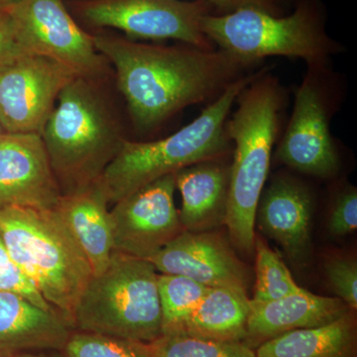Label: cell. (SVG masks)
<instances>
[{
    "label": "cell",
    "mask_w": 357,
    "mask_h": 357,
    "mask_svg": "<svg viewBox=\"0 0 357 357\" xmlns=\"http://www.w3.org/2000/svg\"><path fill=\"white\" fill-rule=\"evenodd\" d=\"M236 102V112L225 123L234 155L225 225L234 248L249 255L255 252L256 211L280 130L286 93L280 82L264 68Z\"/></svg>",
    "instance_id": "2"
},
{
    "label": "cell",
    "mask_w": 357,
    "mask_h": 357,
    "mask_svg": "<svg viewBox=\"0 0 357 357\" xmlns=\"http://www.w3.org/2000/svg\"><path fill=\"white\" fill-rule=\"evenodd\" d=\"M215 7V14L234 13L241 8L261 9L274 15H284L292 0H206Z\"/></svg>",
    "instance_id": "29"
},
{
    "label": "cell",
    "mask_w": 357,
    "mask_h": 357,
    "mask_svg": "<svg viewBox=\"0 0 357 357\" xmlns=\"http://www.w3.org/2000/svg\"><path fill=\"white\" fill-rule=\"evenodd\" d=\"M102 81L75 77L61 91L40 134L62 195L102 178L126 140Z\"/></svg>",
    "instance_id": "3"
},
{
    "label": "cell",
    "mask_w": 357,
    "mask_h": 357,
    "mask_svg": "<svg viewBox=\"0 0 357 357\" xmlns=\"http://www.w3.org/2000/svg\"><path fill=\"white\" fill-rule=\"evenodd\" d=\"M335 81L328 66L307 67L295 93L292 115L277 148V158L297 172L332 178L340 169L331 133L335 110Z\"/></svg>",
    "instance_id": "9"
},
{
    "label": "cell",
    "mask_w": 357,
    "mask_h": 357,
    "mask_svg": "<svg viewBox=\"0 0 357 357\" xmlns=\"http://www.w3.org/2000/svg\"><path fill=\"white\" fill-rule=\"evenodd\" d=\"M248 291L237 288H211L178 335L243 342L249 316Z\"/></svg>",
    "instance_id": "21"
},
{
    "label": "cell",
    "mask_w": 357,
    "mask_h": 357,
    "mask_svg": "<svg viewBox=\"0 0 357 357\" xmlns=\"http://www.w3.org/2000/svg\"><path fill=\"white\" fill-rule=\"evenodd\" d=\"M69 7L83 24L117 29L133 41L176 40L215 50L203 30L204 16L215 14L206 0H73Z\"/></svg>",
    "instance_id": "8"
},
{
    "label": "cell",
    "mask_w": 357,
    "mask_h": 357,
    "mask_svg": "<svg viewBox=\"0 0 357 357\" xmlns=\"http://www.w3.org/2000/svg\"><path fill=\"white\" fill-rule=\"evenodd\" d=\"M292 13L274 15L261 9L241 8L227 14H208L204 34L218 50L249 65L263 59H302L307 67L328 66L344 46L326 32V11L321 0H295Z\"/></svg>",
    "instance_id": "6"
},
{
    "label": "cell",
    "mask_w": 357,
    "mask_h": 357,
    "mask_svg": "<svg viewBox=\"0 0 357 357\" xmlns=\"http://www.w3.org/2000/svg\"><path fill=\"white\" fill-rule=\"evenodd\" d=\"M74 328L57 312L15 292L0 291V356L62 352Z\"/></svg>",
    "instance_id": "17"
},
{
    "label": "cell",
    "mask_w": 357,
    "mask_h": 357,
    "mask_svg": "<svg viewBox=\"0 0 357 357\" xmlns=\"http://www.w3.org/2000/svg\"><path fill=\"white\" fill-rule=\"evenodd\" d=\"M27 53L21 47L8 11L0 9V61Z\"/></svg>",
    "instance_id": "30"
},
{
    "label": "cell",
    "mask_w": 357,
    "mask_h": 357,
    "mask_svg": "<svg viewBox=\"0 0 357 357\" xmlns=\"http://www.w3.org/2000/svg\"><path fill=\"white\" fill-rule=\"evenodd\" d=\"M330 287L351 310L357 309V263L352 257L333 256L325 262Z\"/></svg>",
    "instance_id": "26"
},
{
    "label": "cell",
    "mask_w": 357,
    "mask_h": 357,
    "mask_svg": "<svg viewBox=\"0 0 357 357\" xmlns=\"http://www.w3.org/2000/svg\"><path fill=\"white\" fill-rule=\"evenodd\" d=\"M312 197L298 178L279 175L263 190L255 222L276 241L295 264H305L311 253Z\"/></svg>",
    "instance_id": "15"
},
{
    "label": "cell",
    "mask_w": 357,
    "mask_h": 357,
    "mask_svg": "<svg viewBox=\"0 0 357 357\" xmlns=\"http://www.w3.org/2000/svg\"><path fill=\"white\" fill-rule=\"evenodd\" d=\"M230 165L222 159L201 162L175 173L182 197L178 217L187 231H210L225 225Z\"/></svg>",
    "instance_id": "18"
},
{
    "label": "cell",
    "mask_w": 357,
    "mask_h": 357,
    "mask_svg": "<svg viewBox=\"0 0 357 357\" xmlns=\"http://www.w3.org/2000/svg\"><path fill=\"white\" fill-rule=\"evenodd\" d=\"M211 288L181 275L159 274L162 335H178Z\"/></svg>",
    "instance_id": "22"
},
{
    "label": "cell",
    "mask_w": 357,
    "mask_h": 357,
    "mask_svg": "<svg viewBox=\"0 0 357 357\" xmlns=\"http://www.w3.org/2000/svg\"><path fill=\"white\" fill-rule=\"evenodd\" d=\"M13 357H59L52 351H29L23 354H16Z\"/></svg>",
    "instance_id": "31"
},
{
    "label": "cell",
    "mask_w": 357,
    "mask_h": 357,
    "mask_svg": "<svg viewBox=\"0 0 357 357\" xmlns=\"http://www.w3.org/2000/svg\"><path fill=\"white\" fill-rule=\"evenodd\" d=\"M158 275L148 260L114 251L77 301L74 330L152 344L162 335Z\"/></svg>",
    "instance_id": "7"
},
{
    "label": "cell",
    "mask_w": 357,
    "mask_h": 357,
    "mask_svg": "<svg viewBox=\"0 0 357 357\" xmlns=\"http://www.w3.org/2000/svg\"><path fill=\"white\" fill-rule=\"evenodd\" d=\"M77 77L70 68L39 54L0 61V124L4 132L41 134L61 91Z\"/></svg>",
    "instance_id": "11"
},
{
    "label": "cell",
    "mask_w": 357,
    "mask_h": 357,
    "mask_svg": "<svg viewBox=\"0 0 357 357\" xmlns=\"http://www.w3.org/2000/svg\"><path fill=\"white\" fill-rule=\"evenodd\" d=\"M0 236L13 262L44 300L74 328L77 301L93 274L59 211L0 210Z\"/></svg>",
    "instance_id": "5"
},
{
    "label": "cell",
    "mask_w": 357,
    "mask_h": 357,
    "mask_svg": "<svg viewBox=\"0 0 357 357\" xmlns=\"http://www.w3.org/2000/svg\"><path fill=\"white\" fill-rule=\"evenodd\" d=\"M96 50L114 67L133 128L155 132L191 105L213 102L249 65L222 50L163 46L119 35H93Z\"/></svg>",
    "instance_id": "1"
},
{
    "label": "cell",
    "mask_w": 357,
    "mask_h": 357,
    "mask_svg": "<svg viewBox=\"0 0 357 357\" xmlns=\"http://www.w3.org/2000/svg\"><path fill=\"white\" fill-rule=\"evenodd\" d=\"M3 133L6 132H4L3 128H2L1 124H0V136H1Z\"/></svg>",
    "instance_id": "33"
},
{
    "label": "cell",
    "mask_w": 357,
    "mask_h": 357,
    "mask_svg": "<svg viewBox=\"0 0 357 357\" xmlns=\"http://www.w3.org/2000/svg\"><path fill=\"white\" fill-rule=\"evenodd\" d=\"M256 357H357V321L351 310L328 325L282 333L256 349Z\"/></svg>",
    "instance_id": "20"
},
{
    "label": "cell",
    "mask_w": 357,
    "mask_h": 357,
    "mask_svg": "<svg viewBox=\"0 0 357 357\" xmlns=\"http://www.w3.org/2000/svg\"><path fill=\"white\" fill-rule=\"evenodd\" d=\"M261 70L237 79L217 100L208 103L196 119L177 132L147 142L124 141L119 154L100 178L109 203L114 204L185 167L225 158L231 146L225 130L230 110L239 93Z\"/></svg>",
    "instance_id": "4"
},
{
    "label": "cell",
    "mask_w": 357,
    "mask_h": 357,
    "mask_svg": "<svg viewBox=\"0 0 357 357\" xmlns=\"http://www.w3.org/2000/svg\"><path fill=\"white\" fill-rule=\"evenodd\" d=\"M256 253L255 302L280 299L299 290L290 270L264 239L255 236Z\"/></svg>",
    "instance_id": "23"
},
{
    "label": "cell",
    "mask_w": 357,
    "mask_h": 357,
    "mask_svg": "<svg viewBox=\"0 0 357 357\" xmlns=\"http://www.w3.org/2000/svg\"><path fill=\"white\" fill-rule=\"evenodd\" d=\"M154 357H256L243 342H217L185 335H162L152 342Z\"/></svg>",
    "instance_id": "24"
},
{
    "label": "cell",
    "mask_w": 357,
    "mask_h": 357,
    "mask_svg": "<svg viewBox=\"0 0 357 357\" xmlns=\"http://www.w3.org/2000/svg\"><path fill=\"white\" fill-rule=\"evenodd\" d=\"M357 227V191L356 187L344 188L333 199L328 229L333 236H344Z\"/></svg>",
    "instance_id": "28"
},
{
    "label": "cell",
    "mask_w": 357,
    "mask_h": 357,
    "mask_svg": "<svg viewBox=\"0 0 357 357\" xmlns=\"http://www.w3.org/2000/svg\"><path fill=\"white\" fill-rule=\"evenodd\" d=\"M109 199L102 181L63 195L56 210L69 227L93 270L102 273L114 253Z\"/></svg>",
    "instance_id": "19"
},
{
    "label": "cell",
    "mask_w": 357,
    "mask_h": 357,
    "mask_svg": "<svg viewBox=\"0 0 357 357\" xmlns=\"http://www.w3.org/2000/svg\"><path fill=\"white\" fill-rule=\"evenodd\" d=\"M20 1H21V0H0V9L7 10V9L16 6Z\"/></svg>",
    "instance_id": "32"
},
{
    "label": "cell",
    "mask_w": 357,
    "mask_h": 357,
    "mask_svg": "<svg viewBox=\"0 0 357 357\" xmlns=\"http://www.w3.org/2000/svg\"><path fill=\"white\" fill-rule=\"evenodd\" d=\"M41 135L3 133L0 136V210H51L62 198Z\"/></svg>",
    "instance_id": "13"
},
{
    "label": "cell",
    "mask_w": 357,
    "mask_h": 357,
    "mask_svg": "<svg viewBox=\"0 0 357 357\" xmlns=\"http://www.w3.org/2000/svg\"><path fill=\"white\" fill-rule=\"evenodd\" d=\"M175 190V174H170L114 204L109 211L114 251L150 260L182 234Z\"/></svg>",
    "instance_id": "12"
},
{
    "label": "cell",
    "mask_w": 357,
    "mask_h": 357,
    "mask_svg": "<svg viewBox=\"0 0 357 357\" xmlns=\"http://www.w3.org/2000/svg\"><path fill=\"white\" fill-rule=\"evenodd\" d=\"M7 11L27 53L53 59L79 77L105 79L109 75V63L64 0H21Z\"/></svg>",
    "instance_id": "10"
},
{
    "label": "cell",
    "mask_w": 357,
    "mask_h": 357,
    "mask_svg": "<svg viewBox=\"0 0 357 357\" xmlns=\"http://www.w3.org/2000/svg\"><path fill=\"white\" fill-rule=\"evenodd\" d=\"M0 357H8V356H0Z\"/></svg>",
    "instance_id": "34"
},
{
    "label": "cell",
    "mask_w": 357,
    "mask_h": 357,
    "mask_svg": "<svg viewBox=\"0 0 357 357\" xmlns=\"http://www.w3.org/2000/svg\"><path fill=\"white\" fill-rule=\"evenodd\" d=\"M62 354L63 357H154L150 344L75 330Z\"/></svg>",
    "instance_id": "25"
},
{
    "label": "cell",
    "mask_w": 357,
    "mask_h": 357,
    "mask_svg": "<svg viewBox=\"0 0 357 357\" xmlns=\"http://www.w3.org/2000/svg\"><path fill=\"white\" fill-rule=\"evenodd\" d=\"M0 291L20 294L37 306L55 311L44 300L34 284L13 262L1 236H0Z\"/></svg>",
    "instance_id": "27"
},
{
    "label": "cell",
    "mask_w": 357,
    "mask_h": 357,
    "mask_svg": "<svg viewBox=\"0 0 357 357\" xmlns=\"http://www.w3.org/2000/svg\"><path fill=\"white\" fill-rule=\"evenodd\" d=\"M160 274L181 275L208 288L248 291L249 271L229 241L213 231L184 230L151 259Z\"/></svg>",
    "instance_id": "14"
},
{
    "label": "cell",
    "mask_w": 357,
    "mask_h": 357,
    "mask_svg": "<svg viewBox=\"0 0 357 357\" xmlns=\"http://www.w3.org/2000/svg\"><path fill=\"white\" fill-rule=\"evenodd\" d=\"M249 307L243 344L252 349L282 333L328 325L351 310L340 298L314 295L303 288L280 299H250Z\"/></svg>",
    "instance_id": "16"
}]
</instances>
